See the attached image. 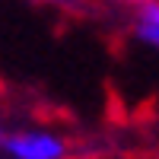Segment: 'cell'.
Returning a JSON list of instances; mask_svg holds the SVG:
<instances>
[{
    "mask_svg": "<svg viewBox=\"0 0 159 159\" xmlns=\"http://www.w3.org/2000/svg\"><path fill=\"white\" fill-rule=\"evenodd\" d=\"M29 3H42V7H57V10H70L80 0H29Z\"/></svg>",
    "mask_w": 159,
    "mask_h": 159,
    "instance_id": "obj_3",
    "label": "cell"
},
{
    "mask_svg": "<svg viewBox=\"0 0 159 159\" xmlns=\"http://www.w3.org/2000/svg\"><path fill=\"white\" fill-rule=\"evenodd\" d=\"M108 3H118V7H130V10H140L147 3H156V0H108Z\"/></svg>",
    "mask_w": 159,
    "mask_h": 159,
    "instance_id": "obj_5",
    "label": "cell"
},
{
    "mask_svg": "<svg viewBox=\"0 0 159 159\" xmlns=\"http://www.w3.org/2000/svg\"><path fill=\"white\" fill-rule=\"evenodd\" d=\"M7 159H76V147L51 124H10Z\"/></svg>",
    "mask_w": 159,
    "mask_h": 159,
    "instance_id": "obj_1",
    "label": "cell"
},
{
    "mask_svg": "<svg viewBox=\"0 0 159 159\" xmlns=\"http://www.w3.org/2000/svg\"><path fill=\"white\" fill-rule=\"evenodd\" d=\"M130 35H134L143 48H150V51L159 54V0H156V3L140 7V10H134Z\"/></svg>",
    "mask_w": 159,
    "mask_h": 159,
    "instance_id": "obj_2",
    "label": "cell"
},
{
    "mask_svg": "<svg viewBox=\"0 0 159 159\" xmlns=\"http://www.w3.org/2000/svg\"><path fill=\"white\" fill-rule=\"evenodd\" d=\"M7 137H10V124L0 121V159H7Z\"/></svg>",
    "mask_w": 159,
    "mask_h": 159,
    "instance_id": "obj_4",
    "label": "cell"
}]
</instances>
